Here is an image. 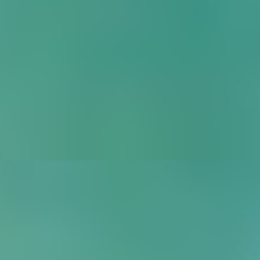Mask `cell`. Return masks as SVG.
I'll list each match as a JSON object with an SVG mask.
<instances>
[{
	"instance_id": "cell-1",
	"label": "cell",
	"mask_w": 260,
	"mask_h": 260,
	"mask_svg": "<svg viewBox=\"0 0 260 260\" xmlns=\"http://www.w3.org/2000/svg\"><path fill=\"white\" fill-rule=\"evenodd\" d=\"M46 189V187H43ZM46 203H48V196H46ZM48 215H50V208H48ZM50 228H53V219H50ZM53 242H55V233H53Z\"/></svg>"
}]
</instances>
